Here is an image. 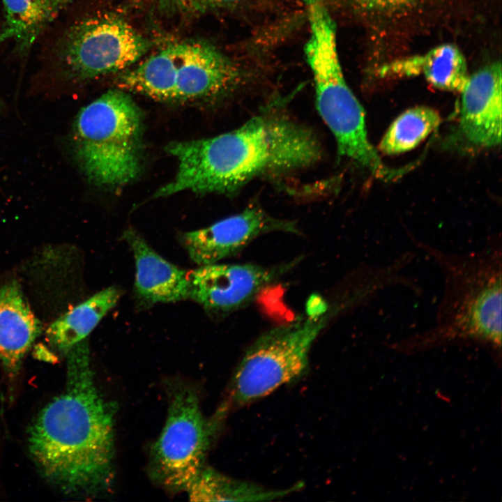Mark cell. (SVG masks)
Listing matches in <instances>:
<instances>
[{"instance_id":"277c9868","label":"cell","mask_w":502,"mask_h":502,"mask_svg":"<svg viewBox=\"0 0 502 502\" xmlns=\"http://www.w3.org/2000/svg\"><path fill=\"white\" fill-rule=\"evenodd\" d=\"M310 36L305 52L312 73L318 112L333 133L340 156L389 179L393 171L370 142L364 109L349 87L339 60L334 24L321 0H303Z\"/></svg>"},{"instance_id":"603a6c76","label":"cell","mask_w":502,"mask_h":502,"mask_svg":"<svg viewBox=\"0 0 502 502\" xmlns=\"http://www.w3.org/2000/svg\"><path fill=\"white\" fill-rule=\"evenodd\" d=\"M3 107H4L3 103L2 100L0 99V113L3 110Z\"/></svg>"},{"instance_id":"5b68a950","label":"cell","mask_w":502,"mask_h":502,"mask_svg":"<svg viewBox=\"0 0 502 502\" xmlns=\"http://www.w3.org/2000/svg\"><path fill=\"white\" fill-rule=\"evenodd\" d=\"M142 114L123 89L109 90L79 112L73 124L75 158L93 184L116 189L141 170Z\"/></svg>"},{"instance_id":"30bf717a","label":"cell","mask_w":502,"mask_h":502,"mask_svg":"<svg viewBox=\"0 0 502 502\" xmlns=\"http://www.w3.org/2000/svg\"><path fill=\"white\" fill-rule=\"evenodd\" d=\"M298 262L273 266L218 262L199 266L188 272L189 298L211 313L233 312L245 307Z\"/></svg>"},{"instance_id":"e0dca14e","label":"cell","mask_w":502,"mask_h":502,"mask_svg":"<svg viewBox=\"0 0 502 502\" xmlns=\"http://www.w3.org/2000/svg\"><path fill=\"white\" fill-rule=\"evenodd\" d=\"M5 16L0 29V44L13 42L22 56L31 47L57 13L50 0H2Z\"/></svg>"},{"instance_id":"8992f818","label":"cell","mask_w":502,"mask_h":502,"mask_svg":"<svg viewBox=\"0 0 502 502\" xmlns=\"http://www.w3.org/2000/svg\"><path fill=\"white\" fill-rule=\"evenodd\" d=\"M243 68L215 46L188 40L172 43L118 77L121 89L168 102L208 100L245 83Z\"/></svg>"},{"instance_id":"7a4b0ae2","label":"cell","mask_w":502,"mask_h":502,"mask_svg":"<svg viewBox=\"0 0 502 502\" xmlns=\"http://www.w3.org/2000/svg\"><path fill=\"white\" fill-rule=\"evenodd\" d=\"M166 151L176 159L178 170L157 197L181 191L234 193L258 177L312 166L322 153L310 129L275 109L213 137L172 142Z\"/></svg>"},{"instance_id":"5bb4252c","label":"cell","mask_w":502,"mask_h":502,"mask_svg":"<svg viewBox=\"0 0 502 502\" xmlns=\"http://www.w3.org/2000/svg\"><path fill=\"white\" fill-rule=\"evenodd\" d=\"M42 326L15 280L0 286V361L9 372H17Z\"/></svg>"},{"instance_id":"ac0fdd59","label":"cell","mask_w":502,"mask_h":502,"mask_svg":"<svg viewBox=\"0 0 502 502\" xmlns=\"http://www.w3.org/2000/svg\"><path fill=\"white\" fill-rule=\"evenodd\" d=\"M296 489L297 485L284 489H266L231 478L205 465L186 492L192 501H260L275 500Z\"/></svg>"},{"instance_id":"d6986e66","label":"cell","mask_w":502,"mask_h":502,"mask_svg":"<svg viewBox=\"0 0 502 502\" xmlns=\"http://www.w3.org/2000/svg\"><path fill=\"white\" fill-rule=\"evenodd\" d=\"M441 116L425 106L410 108L391 123L382 137L379 149L386 155L409 151L419 145L440 124Z\"/></svg>"},{"instance_id":"4fadbf2b","label":"cell","mask_w":502,"mask_h":502,"mask_svg":"<svg viewBox=\"0 0 502 502\" xmlns=\"http://www.w3.org/2000/svg\"><path fill=\"white\" fill-rule=\"evenodd\" d=\"M123 238L133 253L135 294L141 305L149 307L189 298L188 272L164 259L134 229L126 230Z\"/></svg>"},{"instance_id":"9a60e30c","label":"cell","mask_w":502,"mask_h":502,"mask_svg":"<svg viewBox=\"0 0 502 502\" xmlns=\"http://www.w3.org/2000/svg\"><path fill=\"white\" fill-rule=\"evenodd\" d=\"M382 76L410 77L423 74L434 88L461 92L468 77L466 59L455 45L446 43L428 52L401 58L384 65Z\"/></svg>"},{"instance_id":"44dd1931","label":"cell","mask_w":502,"mask_h":502,"mask_svg":"<svg viewBox=\"0 0 502 502\" xmlns=\"http://www.w3.org/2000/svg\"><path fill=\"white\" fill-rule=\"evenodd\" d=\"M420 0H349L358 10L374 13H386L407 8Z\"/></svg>"},{"instance_id":"8fae6325","label":"cell","mask_w":502,"mask_h":502,"mask_svg":"<svg viewBox=\"0 0 502 502\" xmlns=\"http://www.w3.org/2000/svg\"><path fill=\"white\" fill-rule=\"evenodd\" d=\"M274 231L296 234V225L250 206L241 212L198 230L185 233L183 244L198 266L218 263L236 254L259 236Z\"/></svg>"},{"instance_id":"7402d4cb","label":"cell","mask_w":502,"mask_h":502,"mask_svg":"<svg viewBox=\"0 0 502 502\" xmlns=\"http://www.w3.org/2000/svg\"><path fill=\"white\" fill-rule=\"evenodd\" d=\"M75 0H50L56 12L66 7Z\"/></svg>"},{"instance_id":"ffe728a7","label":"cell","mask_w":502,"mask_h":502,"mask_svg":"<svg viewBox=\"0 0 502 502\" xmlns=\"http://www.w3.org/2000/svg\"><path fill=\"white\" fill-rule=\"evenodd\" d=\"M248 0H159L166 7L172 9L201 12L220 8H235Z\"/></svg>"},{"instance_id":"6da1fadb","label":"cell","mask_w":502,"mask_h":502,"mask_svg":"<svg viewBox=\"0 0 502 502\" xmlns=\"http://www.w3.org/2000/svg\"><path fill=\"white\" fill-rule=\"evenodd\" d=\"M66 356L65 390L34 420L29 448L42 474L62 490L98 493L113 480L115 406L95 383L86 340Z\"/></svg>"},{"instance_id":"3957f363","label":"cell","mask_w":502,"mask_h":502,"mask_svg":"<svg viewBox=\"0 0 502 502\" xmlns=\"http://www.w3.org/2000/svg\"><path fill=\"white\" fill-rule=\"evenodd\" d=\"M409 236L414 246L430 257L440 268L443 292L434 324L402 340L400 345L472 342L499 353L502 336L501 235L492 236L480 249L466 253L446 252Z\"/></svg>"},{"instance_id":"2e32d148","label":"cell","mask_w":502,"mask_h":502,"mask_svg":"<svg viewBox=\"0 0 502 502\" xmlns=\"http://www.w3.org/2000/svg\"><path fill=\"white\" fill-rule=\"evenodd\" d=\"M121 290L107 287L53 321L46 330L50 345L62 355L86 339L101 319L116 305Z\"/></svg>"},{"instance_id":"9c48e42d","label":"cell","mask_w":502,"mask_h":502,"mask_svg":"<svg viewBox=\"0 0 502 502\" xmlns=\"http://www.w3.org/2000/svg\"><path fill=\"white\" fill-rule=\"evenodd\" d=\"M218 426V417L204 416L192 387L174 385L166 422L151 450L152 478L167 491L186 492L205 466Z\"/></svg>"},{"instance_id":"ba28073f","label":"cell","mask_w":502,"mask_h":502,"mask_svg":"<svg viewBox=\"0 0 502 502\" xmlns=\"http://www.w3.org/2000/svg\"><path fill=\"white\" fill-rule=\"evenodd\" d=\"M150 45L121 17L93 15L74 22L60 33L50 61L59 78L84 82L128 69Z\"/></svg>"},{"instance_id":"7c38bea8","label":"cell","mask_w":502,"mask_h":502,"mask_svg":"<svg viewBox=\"0 0 502 502\" xmlns=\"http://www.w3.org/2000/svg\"><path fill=\"white\" fill-rule=\"evenodd\" d=\"M502 67L495 61L469 75L461 91L459 130L471 145L490 148L501 141Z\"/></svg>"},{"instance_id":"52a82bcc","label":"cell","mask_w":502,"mask_h":502,"mask_svg":"<svg viewBox=\"0 0 502 502\" xmlns=\"http://www.w3.org/2000/svg\"><path fill=\"white\" fill-rule=\"evenodd\" d=\"M327 310L322 298L311 296L305 315L257 337L235 370L230 388L232 402L248 404L304 376L312 347L330 319Z\"/></svg>"}]
</instances>
